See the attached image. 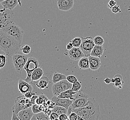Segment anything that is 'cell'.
Instances as JSON below:
<instances>
[{
  "instance_id": "ffe728a7",
  "label": "cell",
  "mask_w": 130,
  "mask_h": 120,
  "mask_svg": "<svg viewBox=\"0 0 130 120\" xmlns=\"http://www.w3.org/2000/svg\"><path fill=\"white\" fill-rule=\"evenodd\" d=\"M78 66L81 69H88L90 68L89 57L85 56L79 60Z\"/></svg>"
},
{
  "instance_id": "d6986e66",
  "label": "cell",
  "mask_w": 130,
  "mask_h": 120,
  "mask_svg": "<svg viewBox=\"0 0 130 120\" xmlns=\"http://www.w3.org/2000/svg\"><path fill=\"white\" fill-rule=\"evenodd\" d=\"M44 75V71L41 68H36L32 72L31 74V81H39Z\"/></svg>"
},
{
  "instance_id": "277c9868",
  "label": "cell",
  "mask_w": 130,
  "mask_h": 120,
  "mask_svg": "<svg viewBox=\"0 0 130 120\" xmlns=\"http://www.w3.org/2000/svg\"><path fill=\"white\" fill-rule=\"evenodd\" d=\"M20 75L21 74L15 70L13 60H11L5 67L0 69V83L12 81L18 78Z\"/></svg>"
},
{
  "instance_id": "f546056e",
  "label": "cell",
  "mask_w": 130,
  "mask_h": 120,
  "mask_svg": "<svg viewBox=\"0 0 130 120\" xmlns=\"http://www.w3.org/2000/svg\"><path fill=\"white\" fill-rule=\"evenodd\" d=\"M94 42L95 45H103L104 44V39L100 36H96L94 38Z\"/></svg>"
},
{
  "instance_id": "d590c367",
  "label": "cell",
  "mask_w": 130,
  "mask_h": 120,
  "mask_svg": "<svg viewBox=\"0 0 130 120\" xmlns=\"http://www.w3.org/2000/svg\"><path fill=\"white\" fill-rule=\"evenodd\" d=\"M34 95H36L35 93H33L32 92V91H28L26 92L23 95L26 98H28V99H31V97H32Z\"/></svg>"
},
{
  "instance_id": "f35d334b",
  "label": "cell",
  "mask_w": 130,
  "mask_h": 120,
  "mask_svg": "<svg viewBox=\"0 0 130 120\" xmlns=\"http://www.w3.org/2000/svg\"><path fill=\"white\" fill-rule=\"evenodd\" d=\"M43 112H44L45 114L50 116V115H51V114L52 113V110L50 109L47 107H46V108H44Z\"/></svg>"
},
{
  "instance_id": "d6a6232c",
  "label": "cell",
  "mask_w": 130,
  "mask_h": 120,
  "mask_svg": "<svg viewBox=\"0 0 130 120\" xmlns=\"http://www.w3.org/2000/svg\"><path fill=\"white\" fill-rule=\"evenodd\" d=\"M66 79L71 83H74L75 82L78 81L76 77L72 75H70L66 77Z\"/></svg>"
},
{
  "instance_id": "3957f363",
  "label": "cell",
  "mask_w": 130,
  "mask_h": 120,
  "mask_svg": "<svg viewBox=\"0 0 130 120\" xmlns=\"http://www.w3.org/2000/svg\"><path fill=\"white\" fill-rule=\"evenodd\" d=\"M3 31L21 44L23 39L24 31L21 27L13 21H9L2 27Z\"/></svg>"
},
{
  "instance_id": "ee69618b",
  "label": "cell",
  "mask_w": 130,
  "mask_h": 120,
  "mask_svg": "<svg viewBox=\"0 0 130 120\" xmlns=\"http://www.w3.org/2000/svg\"><path fill=\"white\" fill-rule=\"evenodd\" d=\"M104 81L107 84H109L111 82V79H110L109 78L107 77L106 78L104 79Z\"/></svg>"
},
{
  "instance_id": "7c38bea8",
  "label": "cell",
  "mask_w": 130,
  "mask_h": 120,
  "mask_svg": "<svg viewBox=\"0 0 130 120\" xmlns=\"http://www.w3.org/2000/svg\"><path fill=\"white\" fill-rule=\"evenodd\" d=\"M68 55L70 59L75 61L79 60L85 57V55L80 48L74 47L71 50H69Z\"/></svg>"
},
{
  "instance_id": "f907efd6",
  "label": "cell",
  "mask_w": 130,
  "mask_h": 120,
  "mask_svg": "<svg viewBox=\"0 0 130 120\" xmlns=\"http://www.w3.org/2000/svg\"><path fill=\"white\" fill-rule=\"evenodd\" d=\"M6 1V0H0V3H1L3 1Z\"/></svg>"
},
{
  "instance_id": "f5cc1de1",
  "label": "cell",
  "mask_w": 130,
  "mask_h": 120,
  "mask_svg": "<svg viewBox=\"0 0 130 120\" xmlns=\"http://www.w3.org/2000/svg\"><path fill=\"white\" fill-rule=\"evenodd\" d=\"M70 120V119H69V118H68V119H66V120Z\"/></svg>"
},
{
  "instance_id": "52a82bcc",
  "label": "cell",
  "mask_w": 130,
  "mask_h": 120,
  "mask_svg": "<svg viewBox=\"0 0 130 120\" xmlns=\"http://www.w3.org/2000/svg\"><path fill=\"white\" fill-rule=\"evenodd\" d=\"M39 67V62L36 58L34 57H28L27 61L24 67V69L26 71L27 76L24 80L30 83L31 81V76L32 72Z\"/></svg>"
},
{
  "instance_id": "83f0119b",
  "label": "cell",
  "mask_w": 130,
  "mask_h": 120,
  "mask_svg": "<svg viewBox=\"0 0 130 120\" xmlns=\"http://www.w3.org/2000/svg\"><path fill=\"white\" fill-rule=\"evenodd\" d=\"M82 42H83L82 37H76L71 41V42L72 43L74 47H76V48H80L82 45Z\"/></svg>"
},
{
  "instance_id": "30bf717a",
  "label": "cell",
  "mask_w": 130,
  "mask_h": 120,
  "mask_svg": "<svg viewBox=\"0 0 130 120\" xmlns=\"http://www.w3.org/2000/svg\"><path fill=\"white\" fill-rule=\"evenodd\" d=\"M31 85H34L37 88L41 90L48 89L49 86L50 81L49 78L45 76H44L39 81H31L30 83Z\"/></svg>"
},
{
  "instance_id": "4fadbf2b",
  "label": "cell",
  "mask_w": 130,
  "mask_h": 120,
  "mask_svg": "<svg viewBox=\"0 0 130 120\" xmlns=\"http://www.w3.org/2000/svg\"><path fill=\"white\" fill-rule=\"evenodd\" d=\"M51 100L55 103L56 105L64 107L67 110L73 103V100H72L67 98H59L55 96L52 97Z\"/></svg>"
},
{
  "instance_id": "d4e9b609",
  "label": "cell",
  "mask_w": 130,
  "mask_h": 120,
  "mask_svg": "<svg viewBox=\"0 0 130 120\" xmlns=\"http://www.w3.org/2000/svg\"><path fill=\"white\" fill-rule=\"evenodd\" d=\"M115 82L113 83L114 86L118 89H121L122 88L123 85L124 83L123 81L122 76L121 78L118 77V75H115Z\"/></svg>"
},
{
  "instance_id": "b9f144b4",
  "label": "cell",
  "mask_w": 130,
  "mask_h": 120,
  "mask_svg": "<svg viewBox=\"0 0 130 120\" xmlns=\"http://www.w3.org/2000/svg\"><path fill=\"white\" fill-rule=\"evenodd\" d=\"M11 120H21L19 118L17 114L13 111V115H12Z\"/></svg>"
},
{
  "instance_id": "484cf974",
  "label": "cell",
  "mask_w": 130,
  "mask_h": 120,
  "mask_svg": "<svg viewBox=\"0 0 130 120\" xmlns=\"http://www.w3.org/2000/svg\"><path fill=\"white\" fill-rule=\"evenodd\" d=\"M60 83L61 85V86L62 87L63 91L72 88L73 84L69 82L66 79L60 81Z\"/></svg>"
},
{
  "instance_id": "7a4b0ae2",
  "label": "cell",
  "mask_w": 130,
  "mask_h": 120,
  "mask_svg": "<svg viewBox=\"0 0 130 120\" xmlns=\"http://www.w3.org/2000/svg\"><path fill=\"white\" fill-rule=\"evenodd\" d=\"M21 44L16 39L9 36L0 28V49L2 50L9 57L20 50Z\"/></svg>"
},
{
  "instance_id": "c3c4849f",
  "label": "cell",
  "mask_w": 130,
  "mask_h": 120,
  "mask_svg": "<svg viewBox=\"0 0 130 120\" xmlns=\"http://www.w3.org/2000/svg\"><path fill=\"white\" fill-rule=\"evenodd\" d=\"M18 1L19 4L20 5V6H21V0H18Z\"/></svg>"
},
{
  "instance_id": "bcb514c9",
  "label": "cell",
  "mask_w": 130,
  "mask_h": 120,
  "mask_svg": "<svg viewBox=\"0 0 130 120\" xmlns=\"http://www.w3.org/2000/svg\"><path fill=\"white\" fill-rule=\"evenodd\" d=\"M77 120H85L81 116H78V118H77Z\"/></svg>"
},
{
  "instance_id": "60d3db41",
  "label": "cell",
  "mask_w": 130,
  "mask_h": 120,
  "mask_svg": "<svg viewBox=\"0 0 130 120\" xmlns=\"http://www.w3.org/2000/svg\"><path fill=\"white\" fill-rule=\"evenodd\" d=\"M68 118H69V117H68L67 114H61L60 115H59V120H65L67 119Z\"/></svg>"
},
{
  "instance_id": "7bdbcfd3",
  "label": "cell",
  "mask_w": 130,
  "mask_h": 120,
  "mask_svg": "<svg viewBox=\"0 0 130 120\" xmlns=\"http://www.w3.org/2000/svg\"><path fill=\"white\" fill-rule=\"evenodd\" d=\"M73 48H74V46H73L72 43L71 42L69 43L67 45H66V49H67V50H71Z\"/></svg>"
},
{
  "instance_id": "7402d4cb",
  "label": "cell",
  "mask_w": 130,
  "mask_h": 120,
  "mask_svg": "<svg viewBox=\"0 0 130 120\" xmlns=\"http://www.w3.org/2000/svg\"><path fill=\"white\" fill-rule=\"evenodd\" d=\"M52 91L53 95L57 97L63 91L60 82L53 84L52 87Z\"/></svg>"
},
{
  "instance_id": "2e32d148",
  "label": "cell",
  "mask_w": 130,
  "mask_h": 120,
  "mask_svg": "<svg viewBox=\"0 0 130 120\" xmlns=\"http://www.w3.org/2000/svg\"><path fill=\"white\" fill-rule=\"evenodd\" d=\"M90 68L92 70H98L102 65L101 59L100 58L89 55V57Z\"/></svg>"
},
{
  "instance_id": "7dc6e473",
  "label": "cell",
  "mask_w": 130,
  "mask_h": 120,
  "mask_svg": "<svg viewBox=\"0 0 130 120\" xmlns=\"http://www.w3.org/2000/svg\"><path fill=\"white\" fill-rule=\"evenodd\" d=\"M111 82L114 83L115 82V78H112L111 79Z\"/></svg>"
},
{
  "instance_id": "4dcf8cb0",
  "label": "cell",
  "mask_w": 130,
  "mask_h": 120,
  "mask_svg": "<svg viewBox=\"0 0 130 120\" xmlns=\"http://www.w3.org/2000/svg\"><path fill=\"white\" fill-rule=\"evenodd\" d=\"M21 51L22 52L28 55L31 52V48L28 45H25L21 46L20 49Z\"/></svg>"
},
{
  "instance_id": "ac0fdd59",
  "label": "cell",
  "mask_w": 130,
  "mask_h": 120,
  "mask_svg": "<svg viewBox=\"0 0 130 120\" xmlns=\"http://www.w3.org/2000/svg\"><path fill=\"white\" fill-rule=\"evenodd\" d=\"M104 48L103 45H95L94 48L91 51V56L101 58L104 53Z\"/></svg>"
},
{
  "instance_id": "5bb4252c",
  "label": "cell",
  "mask_w": 130,
  "mask_h": 120,
  "mask_svg": "<svg viewBox=\"0 0 130 120\" xmlns=\"http://www.w3.org/2000/svg\"><path fill=\"white\" fill-rule=\"evenodd\" d=\"M18 89L20 92L24 95L26 92L32 91L34 87L31 84L21 78L19 80Z\"/></svg>"
},
{
  "instance_id": "8992f818",
  "label": "cell",
  "mask_w": 130,
  "mask_h": 120,
  "mask_svg": "<svg viewBox=\"0 0 130 120\" xmlns=\"http://www.w3.org/2000/svg\"><path fill=\"white\" fill-rule=\"evenodd\" d=\"M90 98L88 95L83 92L81 90L74 95L73 103L70 107L72 109L84 107L88 104Z\"/></svg>"
},
{
  "instance_id": "ba28073f",
  "label": "cell",
  "mask_w": 130,
  "mask_h": 120,
  "mask_svg": "<svg viewBox=\"0 0 130 120\" xmlns=\"http://www.w3.org/2000/svg\"><path fill=\"white\" fill-rule=\"evenodd\" d=\"M94 46V38L90 36L85 38L83 37V42L80 48L85 55V56L89 57Z\"/></svg>"
},
{
  "instance_id": "9c48e42d",
  "label": "cell",
  "mask_w": 130,
  "mask_h": 120,
  "mask_svg": "<svg viewBox=\"0 0 130 120\" xmlns=\"http://www.w3.org/2000/svg\"><path fill=\"white\" fill-rule=\"evenodd\" d=\"M28 108L26 104V98L23 95L17 97L15 100V104L12 107V110L16 114L20 111Z\"/></svg>"
},
{
  "instance_id": "603a6c76",
  "label": "cell",
  "mask_w": 130,
  "mask_h": 120,
  "mask_svg": "<svg viewBox=\"0 0 130 120\" xmlns=\"http://www.w3.org/2000/svg\"><path fill=\"white\" fill-rule=\"evenodd\" d=\"M66 76L62 73L55 72L53 74L52 78V82L53 84L56 83L62 80L66 79Z\"/></svg>"
},
{
  "instance_id": "8d00e7d4",
  "label": "cell",
  "mask_w": 130,
  "mask_h": 120,
  "mask_svg": "<svg viewBox=\"0 0 130 120\" xmlns=\"http://www.w3.org/2000/svg\"><path fill=\"white\" fill-rule=\"evenodd\" d=\"M50 118L51 120H54L57 119H59V115L57 113L52 112V113L50 115Z\"/></svg>"
},
{
  "instance_id": "8fae6325",
  "label": "cell",
  "mask_w": 130,
  "mask_h": 120,
  "mask_svg": "<svg viewBox=\"0 0 130 120\" xmlns=\"http://www.w3.org/2000/svg\"><path fill=\"white\" fill-rule=\"evenodd\" d=\"M57 5L60 10L68 11L73 8L74 0H58Z\"/></svg>"
},
{
  "instance_id": "5b68a950",
  "label": "cell",
  "mask_w": 130,
  "mask_h": 120,
  "mask_svg": "<svg viewBox=\"0 0 130 120\" xmlns=\"http://www.w3.org/2000/svg\"><path fill=\"white\" fill-rule=\"evenodd\" d=\"M12 57L16 70L19 74H21L28 59V55L23 53L20 50L14 54Z\"/></svg>"
},
{
  "instance_id": "ab89813d",
  "label": "cell",
  "mask_w": 130,
  "mask_h": 120,
  "mask_svg": "<svg viewBox=\"0 0 130 120\" xmlns=\"http://www.w3.org/2000/svg\"><path fill=\"white\" fill-rule=\"evenodd\" d=\"M39 96H37V95H34L32 97H31V101L32 105L36 104V100L37 98Z\"/></svg>"
},
{
  "instance_id": "681fc988",
  "label": "cell",
  "mask_w": 130,
  "mask_h": 120,
  "mask_svg": "<svg viewBox=\"0 0 130 120\" xmlns=\"http://www.w3.org/2000/svg\"><path fill=\"white\" fill-rule=\"evenodd\" d=\"M3 53H5L2 50L0 49V54H3Z\"/></svg>"
},
{
  "instance_id": "e575fe53",
  "label": "cell",
  "mask_w": 130,
  "mask_h": 120,
  "mask_svg": "<svg viewBox=\"0 0 130 120\" xmlns=\"http://www.w3.org/2000/svg\"><path fill=\"white\" fill-rule=\"evenodd\" d=\"M69 119L70 120H77L78 115L75 113L72 112L68 116Z\"/></svg>"
},
{
  "instance_id": "9a60e30c",
  "label": "cell",
  "mask_w": 130,
  "mask_h": 120,
  "mask_svg": "<svg viewBox=\"0 0 130 120\" xmlns=\"http://www.w3.org/2000/svg\"><path fill=\"white\" fill-rule=\"evenodd\" d=\"M17 115L21 120H30L34 114L31 107L21 110Z\"/></svg>"
},
{
  "instance_id": "74e56055",
  "label": "cell",
  "mask_w": 130,
  "mask_h": 120,
  "mask_svg": "<svg viewBox=\"0 0 130 120\" xmlns=\"http://www.w3.org/2000/svg\"><path fill=\"white\" fill-rule=\"evenodd\" d=\"M117 5V3L116 2H115V0H110L109 3H108V7L111 9L112 7H113L114 6Z\"/></svg>"
},
{
  "instance_id": "836d02e7",
  "label": "cell",
  "mask_w": 130,
  "mask_h": 120,
  "mask_svg": "<svg viewBox=\"0 0 130 120\" xmlns=\"http://www.w3.org/2000/svg\"><path fill=\"white\" fill-rule=\"evenodd\" d=\"M112 13H121V9L120 8V6L116 5L115 6L113 7L111 9Z\"/></svg>"
},
{
  "instance_id": "44dd1931",
  "label": "cell",
  "mask_w": 130,
  "mask_h": 120,
  "mask_svg": "<svg viewBox=\"0 0 130 120\" xmlns=\"http://www.w3.org/2000/svg\"><path fill=\"white\" fill-rule=\"evenodd\" d=\"M76 93V92L73 91L72 89H70L62 92L58 96H57V97L59 98H67L73 100L74 95Z\"/></svg>"
},
{
  "instance_id": "e0dca14e",
  "label": "cell",
  "mask_w": 130,
  "mask_h": 120,
  "mask_svg": "<svg viewBox=\"0 0 130 120\" xmlns=\"http://www.w3.org/2000/svg\"><path fill=\"white\" fill-rule=\"evenodd\" d=\"M19 4L18 0H6L1 3L3 7L6 9L13 10Z\"/></svg>"
},
{
  "instance_id": "6da1fadb",
  "label": "cell",
  "mask_w": 130,
  "mask_h": 120,
  "mask_svg": "<svg viewBox=\"0 0 130 120\" xmlns=\"http://www.w3.org/2000/svg\"><path fill=\"white\" fill-rule=\"evenodd\" d=\"M72 112L75 113L85 120H99L101 111L96 100L90 97L88 104L83 108L72 109L70 106L67 115L69 116Z\"/></svg>"
},
{
  "instance_id": "cb8c5ba5",
  "label": "cell",
  "mask_w": 130,
  "mask_h": 120,
  "mask_svg": "<svg viewBox=\"0 0 130 120\" xmlns=\"http://www.w3.org/2000/svg\"><path fill=\"white\" fill-rule=\"evenodd\" d=\"M52 112L56 113L59 115H60L63 114H67L68 110L64 107L56 105L55 107L52 109Z\"/></svg>"
},
{
  "instance_id": "f1b7e54d",
  "label": "cell",
  "mask_w": 130,
  "mask_h": 120,
  "mask_svg": "<svg viewBox=\"0 0 130 120\" xmlns=\"http://www.w3.org/2000/svg\"><path fill=\"white\" fill-rule=\"evenodd\" d=\"M34 115L38 120H51L49 116L43 112L38 113Z\"/></svg>"
},
{
  "instance_id": "4316f807",
  "label": "cell",
  "mask_w": 130,
  "mask_h": 120,
  "mask_svg": "<svg viewBox=\"0 0 130 120\" xmlns=\"http://www.w3.org/2000/svg\"><path fill=\"white\" fill-rule=\"evenodd\" d=\"M31 109L34 115L41 112H43L44 109V107L43 105H39L34 104L32 105Z\"/></svg>"
},
{
  "instance_id": "1f68e13d",
  "label": "cell",
  "mask_w": 130,
  "mask_h": 120,
  "mask_svg": "<svg viewBox=\"0 0 130 120\" xmlns=\"http://www.w3.org/2000/svg\"><path fill=\"white\" fill-rule=\"evenodd\" d=\"M81 88H82V85L81 83L77 81L73 84L71 89L73 91L77 92L82 90Z\"/></svg>"
},
{
  "instance_id": "f6af8a7d",
  "label": "cell",
  "mask_w": 130,
  "mask_h": 120,
  "mask_svg": "<svg viewBox=\"0 0 130 120\" xmlns=\"http://www.w3.org/2000/svg\"><path fill=\"white\" fill-rule=\"evenodd\" d=\"M30 120H38L37 119V118L35 116V115H34V116H33V117L31 118V119Z\"/></svg>"
},
{
  "instance_id": "816d5d0a",
  "label": "cell",
  "mask_w": 130,
  "mask_h": 120,
  "mask_svg": "<svg viewBox=\"0 0 130 120\" xmlns=\"http://www.w3.org/2000/svg\"><path fill=\"white\" fill-rule=\"evenodd\" d=\"M59 120V119H56V120Z\"/></svg>"
}]
</instances>
